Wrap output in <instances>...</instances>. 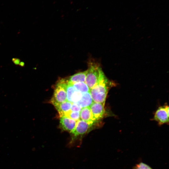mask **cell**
<instances>
[{"label": "cell", "instance_id": "6da1fadb", "mask_svg": "<svg viewBox=\"0 0 169 169\" xmlns=\"http://www.w3.org/2000/svg\"><path fill=\"white\" fill-rule=\"evenodd\" d=\"M95 125L80 119L77 121L75 129L70 133L71 137L68 146L69 147H79L83 137L92 130Z\"/></svg>", "mask_w": 169, "mask_h": 169}, {"label": "cell", "instance_id": "7a4b0ae2", "mask_svg": "<svg viewBox=\"0 0 169 169\" xmlns=\"http://www.w3.org/2000/svg\"><path fill=\"white\" fill-rule=\"evenodd\" d=\"M111 84L105 76L90 90V92L94 102L105 105Z\"/></svg>", "mask_w": 169, "mask_h": 169}, {"label": "cell", "instance_id": "3957f363", "mask_svg": "<svg viewBox=\"0 0 169 169\" xmlns=\"http://www.w3.org/2000/svg\"><path fill=\"white\" fill-rule=\"evenodd\" d=\"M88 64L85 82L90 90L105 76L98 64L91 62Z\"/></svg>", "mask_w": 169, "mask_h": 169}, {"label": "cell", "instance_id": "277c9868", "mask_svg": "<svg viewBox=\"0 0 169 169\" xmlns=\"http://www.w3.org/2000/svg\"><path fill=\"white\" fill-rule=\"evenodd\" d=\"M67 80L59 79L55 86L54 95L50 102L61 103L67 101L66 85Z\"/></svg>", "mask_w": 169, "mask_h": 169}, {"label": "cell", "instance_id": "5b68a950", "mask_svg": "<svg viewBox=\"0 0 169 169\" xmlns=\"http://www.w3.org/2000/svg\"><path fill=\"white\" fill-rule=\"evenodd\" d=\"M169 107L167 105L159 107L156 111L154 120L160 125L168 123L169 117Z\"/></svg>", "mask_w": 169, "mask_h": 169}, {"label": "cell", "instance_id": "8992f818", "mask_svg": "<svg viewBox=\"0 0 169 169\" xmlns=\"http://www.w3.org/2000/svg\"><path fill=\"white\" fill-rule=\"evenodd\" d=\"M104 105L101 103L93 102L90 107L93 118L97 122L104 117L105 112Z\"/></svg>", "mask_w": 169, "mask_h": 169}, {"label": "cell", "instance_id": "52a82bcc", "mask_svg": "<svg viewBox=\"0 0 169 169\" xmlns=\"http://www.w3.org/2000/svg\"><path fill=\"white\" fill-rule=\"evenodd\" d=\"M76 121L66 116L60 117L59 127L63 131L70 133L75 129Z\"/></svg>", "mask_w": 169, "mask_h": 169}, {"label": "cell", "instance_id": "ba28073f", "mask_svg": "<svg viewBox=\"0 0 169 169\" xmlns=\"http://www.w3.org/2000/svg\"><path fill=\"white\" fill-rule=\"evenodd\" d=\"M58 111L60 117L64 116L70 111L72 103L67 100L61 103L51 102Z\"/></svg>", "mask_w": 169, "mask_h": 169}, {"label": "cell", "instance_id": "9c48e42d", "mask_svg": "<svg viewBox=\"0 0 169 169\" xmlns=\"http://www.w3.org/2000/svg\"><path fill=\"white\" fill-rule=\"evenodd\" d=\"M80 119L87 122L95 124L90 107L82 108L80 112Z\"/></svg>", "mask_w": 169, "mask_h": 169}, {"label": "cell", "instance_id": "30bf717a", "mask_svg": "<svg viewBox=\"0 0 169 169\" xmlns=\"http://www.w3.org/2000/svg\"><path fill=\"white\" fill-rule=\"evenodd\" d=\"M93 102L89 92L82 93L81 99L75 104L82 108L90 107Z\"/></svg>", "mask_w": 169, "mask_h": 169}, {"label": "cell", "instance_id": "8fae6325", "mask_svg": "<svg viewBox=\"0 0 169 169\" xmlns=\"http://www.w3.org/2000/svg\"><path fill=\"white\" fill-rule=\"evenodd\" d=\"M86 75V71L79 72L70 76L67 80L72 84L79 82H85Z\"/></svg>", "mask_w": 169, "mask_h": 169}, {"label": "cell", "instance_id": "7c38bea8", "mask_svg": "<svg viewBox=\"0 0 169 169\" xmlns=\"http://www.w3.org/2000/svg\"><path fill=\"white\" fill-rule=\"evenodd\" d=\"M72 84L76 90L81 93L90 92V89L85 82H79Z\"/></svg>", "mask_w": 169, "mask_h": 169}, {"label": "cell", "instance_id": "4fadbf2b", "mask_svg": "<svg viewBox=\"0 0 169 169\" xmlns=\"http://www.w3.org/2000/svg\"><path fill=\"white\" fill-rule=\"evenodd\" d=\"M67 80L66 85V92L67 95V100L71 103V98L75 90L71 83Z\"/></svg>", "mask_w": 169, "mask_h": 169}, {"label": "cell", "instance_id": "5bb4252c", "mask_svg": "<svg viewBox=\"0 0 169 169\" xmlns=\"http://www.w3.org/2000/svg\"><path fill=\"white\" fill-rule=\"evenodd\" d=\"M64 116L68 117L77 121L80 119V112L71 111L70 110Z\"/></svg>", "mask_w": 169, "mask_h": 169}, {"label": "cell", "instance_id": "9a60e30c", "mask_svg": "<svg viewBox=\"0 0 169 169\" xmlns=\"http://www.w3.org/2000/svg\"><path fill=\"white\" fill-rule=\"evenodd\" d=\"M82 94L75 90L71 98V103H76L81 99Z\"/></svg>", "mask_w": 169, "mask_h": 169}, {"label": "cell", "instance_id": "2e32d148", "mask_svg": "<svg viewBox=\"0 0 169 169\" xmlns=\"http://www.w3.org/2000/svg\"><path fill=\"white\" fill-rule=\"evenodd\" d=\"M134 169H153L148 165L143 162L136 164Z\"/></svg>", "mask_w": 169, "mask_h": 169}, {"label": "cell", "instance_id": "e0dca14e", "mask_svg": "<svg viewBox=\"0 0 169 169\" xmlns=\"http://www.w3.org/2000/svg\"><path fill=\"white\" fill-rule=\"evenodd\" d=\"M82 108L77 105L72 103L70 109L71 111L80 112Z\"/></svg>", "mask_w": 169, "mask_h": 169}, {"label": "cell", "instance_id": "ac0fdd59", "mask_svg": "<svg viewBox=\"0 0 169 169\" xmlns=\"http://www.w3.org/2000/svg\"><path fill=\"white\" fill-rule=\"evenodd\" d=\"M12 61L16 65H19L20 61V59L17 58H13L12 59Z\"/></svg>", "mask_w": 169, "mask_h": 169}, {"label": "cell", "instance_id": "d6986e66", "mask_svg": "<svg viewBox=\"0 0 169 169\" xmlns=\"http://www.w3.org/2000/svg\"><path fill=\"white\" fill-rule=\"evenodd\" d=\"M19 65L21 67H23L25 66V63L23 61H21L20 62Z\"/></svg>", "mask_w": 169, "mask_h": 169}]
</instances>
